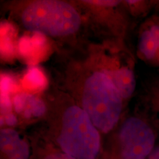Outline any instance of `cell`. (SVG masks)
<instances>
[{"label":"cell","instance_id":"cell-1","mask_svg":"<svg viewBox=\"0 0 159 159\" xmlns=\"http://www.w3.org/2000/svg\"><path fill=\"white\" fill-rule=\"evenodd\" d=\"M47 140L77 159H97L101 152L100 132L79 105L62 102L48 114Z\"/></svg>","mask_w":159,"mask_h":159},{"label":"cell","instance_id":"cell-2","mask_svg":"<svg viewBox=\"0 0 159 159\" xmlns=\"http://www.w3.org/2000/svg\"><path fill=\"white\" fill-rule=\"evenodd\" d=\"M123 98L113 81L103 71L85 80L79 106L101 133L112 130L119 121Z\"/></svg>","mask_w":159,"mask_h":159},{"label":"cell","instance_id":"cell-3","mask_svg":"<svg viewBox=\"0 0 159 159\" xmlns=\"http://www.w3.org/2000/svg\"><path fill=\"white\" fill-rule=\"evenodd\" d=\"M20 19L26 30L53 37L73 35L81 24L79 13L74 7L58 0L31 1L23 8Z\"/></svg>","mask_w":159,"mask_h":159},{"label":"cell","instance_id":"cell-4","mask_svg":"<svg viewBox=\"0 0 159 159\" xmlns=\"http://www.w3.org/2000/svg\"><path fill=\"white\" fill-rule=\"evenodd\" d=\"M117 140L119 159H145L153 152L155 136L144 121L130 117L121 125Z\"/></svg>","mask_w":159,"mask_h":159},{"label":"cell","instance_id":"cell-5","mask_svg":"<svg viewBox=\"0 0 159 159\" xmlns=\"http://www.w3.org/2000/svg\"><path fill=\"white\" fill-rule=\"evenodd\" d=\"M1 159H31V143L17 130L4 128L0 131Z\"/></svg>","mask_w":159,"mask_h":159},{"label":"cell","instance_id":"cell-6","mask_svg":"<svg viewBox=\"0 0 159 159\" xmlns=\"http://www.w3.org/2000/svg\"><path fill=\"white\" fill-rule=\"evenodd\" d=\"M112 80L123 100L129 98L134 93L136 81L135 74L129 67H122L113 70H102Z\"/></svg>","mask_w":159,"mask_h":159},{"label":"cell","instance_id":"cell-7","mask_svg":"<svg viewBox=\"0 0 159 159\" xmlns=\"http://www.w3.org/2000/svg\"><path fill=\"white\" fill-rule=\"evenodd\" d=\"M139 50L147 60L155 57L159 48V23H156L144 30L139 40Z\"/></svg>","mask_w":159,"mask_h":159},{"label":"cell","instance_id":"cell-8","mask_svg":"<svg viewBox=\"0 0 159 159\" xmlns=\"http://www.w3.org/2000/svg\"><path fill=\"white\" fill-rule=\"evenodd\" d=\"M32 155L31 159H77L66 153L48 140L44 142L31 143Z\"/></svg>","mask_w":159,"mask_h":159},{"label":"cell","instance_id":"cell-9","mask_svg":"<svg viewBox=\"0 0 159 159\" xmlns=\"http://www.w3.org/2000/svg\"><path fill=\"white\" fill-rule=\"evenodd\" d=\"M83 2L89 4L110 7L116 6L120 2V1H83Z\"/></svg>","mask_w":159,"mask_h":159},{"label":"cell","instance_id":"cell-10","mask_svg":"<svg viewBox=\"0 0 159 159\" xmlns=\"http://www.w3.org/2000/svg\"><path fill=\"white\" fill-rule=\"evenodd\" d=\"M148 159H159V148L153 150L148 156Z\"/></svg>","mask_w":159,"mask_h":159}]
</instances>
